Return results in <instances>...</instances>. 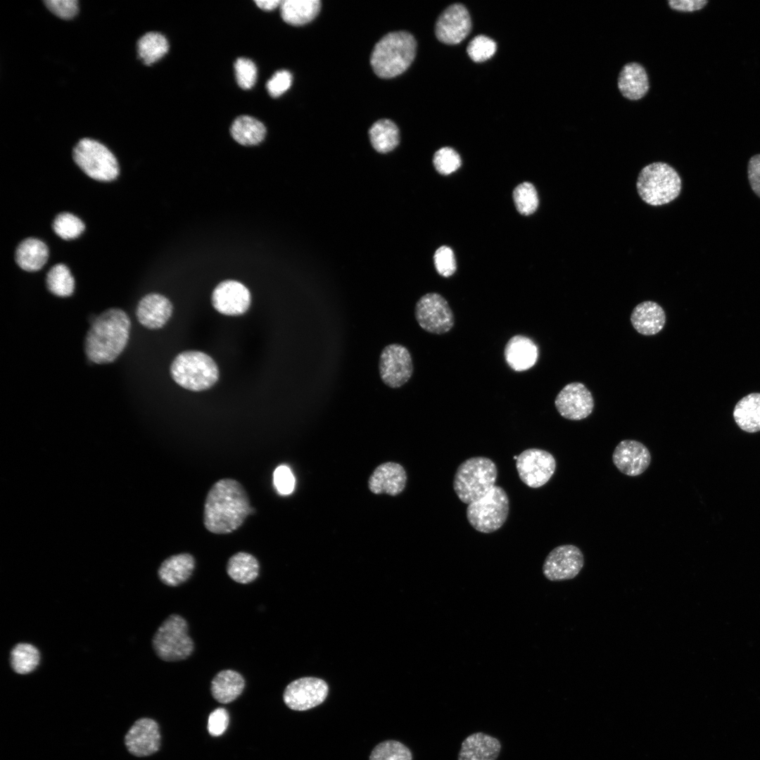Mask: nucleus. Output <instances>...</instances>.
Wrapping results in <instances>:
<instances>
[{
  "label": "nucleus",
  "mask_w": 760,
  "mask_h": 760,
  "mask_svg": "<svg viewBox=\"0 0 760 760\" xmlns=\"http://www.w3.org/2000/svg\"><path fill=\"white\" fill-rule=\"evenodd\" d=\"M72 156L80 169L96 180L110 182L119 174L118 163L113 153L96 140L82 139L75 146Z\"/></svg>",
  "instance_id": "obj_9"
},
{
  "label": "nucleus",
  "mask_w": 760,
  "mask_h": 760,
  "mask_svg": "<svg viewBox=\"0 0 760 760\" xmlns=\"http://www.w3.org/2000/svg\"><path fill=\"white\" fill-rule=\"evenodd\" d=\"M292 75L286 70L276 72L267 81L266 88L272 97H278L286 91L291 85Z\"/></svg>",
  "instance_id": "obj_44"
},
{
  "label": "nucleus",
  "mask_w": 760,
  "mask_h": 760,
  "mask_svg": "<svg viewBox=\"0 0 760 760\" xmlns=\"http://www.w3.org/2000/svg\"><path fill=\"white\" fill-rule=\"evenodd\" d=\"M39 659V650L29 643H18L11 652V666L19 674H27L34 671Z\"/></svg>",
  "instance_id": "obj_35"
},
{
  "label": "nucleus",
  "mask_w": 760,
  "mask_h": 760,
  "mask_svg": "<svg viewBox=\"0 0 760 760\" xmlns=\"http://www.w3.org/2000/svg\"><path fill=\"white\" fill-rule=\"evenodd\" d=\"M130 320L125 311L111 308L92 322L85 338V353L97 364L113 362L125 349L129 335Z\"/></svg>",
  "instance_id": "obj_2"
},
{
  "label": "nucleus",
  "mask_w": 760,
  "mask_h": 760,
  "mask_svg": "<svg viewBox=\"0 0 760 760\" xmlns=\"http://www.w3.org/2000/svg\"><path fill=\"white\" fill-rule=\"evenodd\" d=\"M236 82L243 89L252 88L257 78V68L255 63L246 58H239L234 63Z\"/></svg>",
  "instance_id": "obj_42"
},
{
  "label": "nucleus",
  "mask_w": 760,
  "mask_h": 760,
  "mask_svg": "<svg viewBox=\"0 0 760 760\" xmlns=\"http://www.w3.org/2000/svg\"><path fill=\"white\" fill-rule=\"evenodd\" d=\"M327 683L317 678L304 677L290 683L284 690L286 705L295 711H305L322 704L328 695Z\"/></svg>",
  "instance_id": "obj_14"
},
{
  "label": "nucleus",
  "mask_w": 760,
  "mask_h": 760,
  "mask_svg": "<svg viewBox=\"0 0 760 760\" xmlns=\"http://www.w3.org/2000/svg\"><path fill=\"white\" fill-rule=\"evenodd\" d=\"M417 44L409 32H390L373 49L370 63L375 74L381 78L396 77L410 65L416 54Z\"/></svg>",
  "instance_id": "obj_3"
},
{
  "label": "nucleus",
  "mask_w": 760,
  "mask_h": 760,
  "mask_svg": "<svg viewBox=\"0 0 760 760\" xmlns=\"http://www.w3.org/2000/svg\"><path fill=\"white\" fill-rule=\"evenodd\" d=\"M509 510L507 493L502 487L495 486L486 495L469 504L466 514L469 524L476 531L490 533L503 526Z\"/></svg>",
  "instance_id": "obj_8"
},
{
  "label": "nucleus",
  "mask_w": 760,
  "mask_h": 760,
  "mask_svg": "<svg viewBox=\"0 0 760 760\" xmlns=\"http://www.w3.org/2000/svg\"><path fill=\"white\" fill-rule=\"evenodd\" d=\"M414 370L412 358L408 349L398 343L386 346L381 352L379 371L381 379L387 386L400 388L411 378Z\"/></svg>",
  "instance_id": "obj_11"
},
{
  "label": "nucleus",
  "mask_w": 760,
  "mask_h": 760,
  "mask_svg": "<svg viewBox=\"0 0 760 760\" xmlns=\"http://www.w3.org/2000/svg\"><path fill=\"white\" fill-rule=\"evenodd\" d=\"M498 469L494 462L486 457H473L457 467L453 489L463 503L470 504L486 495L495 486Z\"/></svg>",
  "instance_id": "obj_4"
},
{
  "label": "nucleus",
  "mask_w": 760,
  "mask_h": 760,
  "mask_svg": "<svg viewBox=\"0 0 760 760\" xmlns=\"http://www.w3.org/2000/svg\"><path fill=\"white\" fill-rule=\"evenodd\" d=\"M245 686L243 676L238 672L227 669L220 671L211 682V693L219 702L227 704L235 700Z\"/></svg>",
  "instance_id": "obj_28"
},
{
  "label": "nucleus",
  "mask_w": 760,
  "mask_h": 760,
  "mask_svg": "<svg viewBox=\"0 0 760 760\" xmlns=\"http://www.w3.org/2000/svg\"><path fill=\"white\" fill-rule=\"evenodd\" d=\"M55 233L65 240L78 237L84 229V224L77 216L69 213L58 214L53 220Z\"/></svg>",
  "instance_id": "obj_39"
},
{
  "label": "nucleus",
  "mask_w": 760,
  "mask_h": 760,
  "mask_svg": "<svg viewBox=\"0 0 760 760\" xmlns=\"http://www.w3.org/2000/svg\"><path fill=\"white\" fill-rule=\"evenodd\" d=\"M369 137L373 148L383 153L393 150L400 141L398 127L387 119L374 122L369 130Z\"/></svg>",
  "instance_id": "obj_33"
},
{
  "label": "nucleus",
  "mask_w": 760,
  "mask_h": 760,
  "mask_svg": "<svg viewBox=\"0 0 760 760\" xmlns=\"http://www.w3.org/2000/svg\"><path fill=\"white\" fill-rule=\"evenodd\" d=\"M230 132L233 139L243 146L257 145L264 139L266 134L265 125L248 115H241L236 118Z\"/></svg>",
  "instance_id": "obj_31"
},
{
  "label": "nucleus",
  "mask_w": 760,
  "mask_h": 760,
  "mask_svg": "<svg viewBox=\"0 0 760 760\" xmlns=\"http://www.w3.org/2000/svg\"><path fill=\"white\" fill-rule=\"evenodd\" d=\"M172 304L165 296L149 293L143 297L137 308L139 322L150 329L163 327L172 313Z\"/></svg>",
  "instance_id": "obj_21"
},
{
  "label": "nucleus",
  "mask_w": 760,
  "mask_h": 760,
  "mask_svg": "<svg viewBox=\"0 0 760 760\" xmlns=\"http://www.w3.org/2000/svg\"><path fill=\"white\" fill-rule=\"evenodd\" d=\"M471 21L467 8L462 4L448 6L438 17L436 24L438 39L447 44H456L469 34Z\"/></svg>",
  "instance_id": "obj_17"
},
{
  "label": "nucleus",
  "mask_w": 760,
  "mask_h": 760,
  "mask_svg": "<svg viewBox=\"0 0 760 760\" xmlns=\"http://www.w3.org/2000/svg\"><path fill=\"white\" fill-rule=\"evenodd\" d=\"M169 44L164 35L150 32L144 34L137 42L139 58L150 65L163 58L168 51Z\"/></svg>",
  "instance_id": "obj_34"
},
{
  "label": "nucleus",
  "mask_w": 760,
  "mask_h": 760,
  "mask_svg": "<svg viewBox=\"0 0 760 760\" xmlns=\"http://www.w3.org/2000/svg\"><path fill=\"white\" fill-rule=\"evenodd\" d=\"M670 7L676 11L683 12H692L703 8L708 1L707 0H670L668 1Z\"/></svg>",
  "instance_id": "obj_49"
},
{
  "label": "nucleus",
  "mask_w": 760,
  "mask_h": 760,
  "mask_svg": "<svg viewBox=\"0 0 760 760\" xmlns=\"http://www.w3.org/2000/svg\"><path fill=\"white\" fill-rule=\"evenodd\" d=\"M747 176L752 191L760 198V153L750 158L747 165Z\"/></svg>",
  "instance_id": "obj_48"
},
{
  "label": "nucleus",
  "mask_w": 760,
  "mask_h": 760,
  "mask_svg": "<svg viewBox=\"0 0 760 760\" xmlns=\"http://www.w3.org/2000/svg\"><path fill=\"white\" fill-rule=\"evenodd\" d=\"M320 7L319 0H284L280 5L283 20L295 26L312 20L319 13Z\"/></svg>",
  "instance_id": "obj_30"
},
{
  "label": "nucleus",
  "mask_w": 760,
  "mask_h": 760,
  "mask_svg": "<svg viewBox=\"0 0 760 760\" xmlns=\"http://www.w3.org/2000/svg\"><path fill=\"white\" fill-rule=\"evenodd\" d=\"M195 564V559L189 553L172 555L160 564L158 571V577L165 585L177 586L189 578Z\"/></svg>",
  "instance_id": "obj_26"
},
{
  "label": "nucleus",
  "mask_w": 760,
  "mask_h": 760,
  "mask_svg": "<svg viewBox=\"0 0 760 760\" xmlns=\"http://www.w3.org/2000/svg\"><path fill=\"white\" fill-rule=\"evenodd\" d=\"M516 468L524 484L537 488L546 484L552 478L556 469V460L545 450L529 448L518 455Z\"/></svg>",
  "instance_id": "obj_12"
},
{
  "label": "nucleus",
  "mask_w": 760,
  "mask_h": 760,
  "mask_svg": "<svg viewBox=\"0 0 760 760\" xmlns=\"http://www.w3.org/2000/svg\"><path fill=\"white\" fill-rule=\"evenodd\" d=\"M555 405L564 418L579 421L592 413L594 400L590 391L582 383L572 382L559 392Z\"/></svg>",
  "instance_id": "obj_15"
},
{
  "label": "nucleus",
  "mask_w": 760,
  "mask_h": 760,
  "mask_svg": "<svg viewBox=\"0 0 760 760\" xmlns=\"http://www.w3.org/2000/svg\"><path fill=\"white\" fill-rule=\"evenodd\" d=\"M259 567L258 561L253 555L239 552L229 559L226 569L232 580L246 584L253 581L258 577Z\"/></svg>",
  "instance_id": "obj_32"
},
{
  "label": "nucleus",
  "mask_w": 760,
  "mask_h": 760,
  "mask_svg": "<svg viewBox=\"0 0 760 760\" xmlns=\"http://www.w3.org/2000/svg\"><path fill=\"white\" fill-rule=\"evenodd\" d=\"M433 260L436 269L441 276L449 277L455 272V258L450 248L445 246L438 248L435 252Z\"/></svg>",
  "instance_id": "obj_43"
},
{
  "label": "nucleus",
  "mask_w": 760,
  "mask_h": 760,
  "mask_svg": "<svg viewBox=\"0 0 760 760\" xmlns=\"http://www.w3.org/2000/svg\"><path fill=\"white\" fill-rule=\"evenodd\" d=\"M513 199L518 212L524 215L533 213L538 206V196L534 186L523 182L514 189Z\"/></svg>",
  "instance_id": "obj_38"
},
{
  "label": "nucleus",
  "mask_w": 760,
  "mask_h": 760,
  "mask_svg": "<svg viewBox=\"0 0 760 760\" xmlns=\"http://www.w3.org/2000/svg\"><path fill=\"white\" fill-rule=\"evenodd\" d=\"M436 170L442 175H450L461 165L460 155L452 148L443 147L438 150L433 158Z\"/></svg>",
  "instance_id": "obj_41"
},
{
  "label": "nucleus",
  "mask_w": 760,
  "mask_h": 760,
  "mask_svg": "<svg viewBox=\"0 0 760 760\" xmlns=\"http://www.w3.org/2000/svg\"><path fill=\"white\" fill-rule=\"evenodd\" d=\"M49 258L47 246L41 240L27 238L17 247L15 261L18 266L25 271L34 272L40 270Z\"/></svg>",
  "instance_id": "obj_27"
},
{
  "label": "nucleus",
  "mask_w": 760,
  "mask_h": 760,
  "mask_svg": "<svg viewBox=\"0 0 760 760\" xmlns=\"http://www.w3.org/2000/svg\"><path fill=\"white\" fill-rule=\"evenodd\" d=\"M229 714L226 709L217 708L209 716L208 730L213 736H220L226 730L229 724Z\"/></svg>",
  "instance_id": "obj_47"
},
{
  "label": "nucleus",
  "mask_w": 760,
  "mask_h": 760,
  "mask_svg": "<svg viewBox=\"0 0 760 760\" xmlns=\"http://www.w3.org/2000/svg\"><path fill=\"white\" fill-rule=\"evenodd\" d=\"M251 512L250 500L243 486L235 479H222L208 492L203 524L213 533H229L238 529Z\"/></svg>",
  "instance_id": "obj_1"
},
{
  "label": "nucleus",
  "mask_w": 760,
  "mask_h": 760,
  "mask_svg": "<svg viewBox=\"0 0 760 760\" xmlns=\"http://www.w3.org/2000/svg\"><path fill=\"white\" fill-rule=\"evenodd\" d=\"M410 750L403 743L386 740L377 745L372 751L369 760H412Z\"/></svg>",
  "instance_id": "obj_37"
},
{
  "label": "nucleus",
  "mask_w": 760,
  "mask_h": 760,
  "mask_svg": "<svg viewBox=\"0 0 760 760\" xmlns=\"http://www.w3.org/2000/svg\"><path fill=\"white\" fill-rule=\"evenodd\" d=\"M173 380L182 388L192 391L209 389L219 379V369L208 354L198 350H186L178 354L170 365Z\"/></svg>",
  "instance_id": "obj_6"
},
{
  "label": "nucleus",
  "mask_w": 760,
  "mask_h": 760,
  "mask_svg": "<svg viewBox=\"0 0 760 760\" xmlns=\"http://www.w3.org/2000/svg\"><path fill=\"white\" fill-rule=\"evenodd\" d=\"M501 747L498 738L483 732H476L462 741L457 760H497Z\"/></svg>",
  "instance_id": "obj_22"
},
{
  "label": "nucleus",
  "mask_w": 760,
  "mask_h": 760,
  "mask_svg": "<svg viewBox=\"0 0 760 760\" xmlns=\"http://www.w3.org/2000/svg\"><path fill=\"white\" fill-rule=\"evenodd\" d=\"M681 179L670 165L656 162L645 166L639 172L636 189L647 204L660 206L674 201L680 194Z\"/></svg>",
  "instance_id": "obj_5"
},
{
  "label": "nucleus",
  "mask_w": 760,
  "mask_h": 760,
  "mask_svg": "<svg viewBox=\"0 0 760 760\" xmlns=\"http://www.w3.org/2000/svg\"><path fill=\"white\" fill-rule=\"evenodd\" d=\"M186 620L178 614L168 616L159 626L152 640L153 650L163 661H176L189 657L194 642L188 633Z\"/></svg>",
  "instance_id": "obj_7"
},
{
  "label": "nucleus",
  "mask_w": 760,
  "mask_h": 760,
  "mask_svg": "<svg viewBox=\"0 0 760 760\" xmlns=\"http://www.w3.org/2000/svg\"><path fill=\"white\" fill-rule=\"evenodd\" d=\"M733 417L742 430L748 433L760 431V393H750L737 402Z\"/></svg>",
  "instance_id": "obj_29"
},
{
  "label": "nucleus",
  "mask_w": 760,
  "mask_h": 760,
  "mask_svg": "<svg viewBox=\"0 0 760 760\" xmlns=\"http://www.w3.org/2000/svg\"><path fill=\"white\" fill-rule=\"evenodd\" d=\"M506 362L513 370L522 372L531 368L536 362L538 355L535 343L524 335H515L510 338L505 348Z\"/></svg>",
  "instance_id": "obj_23"
},
{
  "label": "nucleus",
  "mask_w": 760,
  "mask_h": 760,
  "mask_svg": "<svg viewBox=\"0 0 760 760\" xmlns=\"http://www.w3.org/2000/svg\"><path fill=\"white\" fill-rule=\"evenodd\" d=\"M618 87L621 94L631 101L645 96L649 90V81L645 69L635 62L626 64L618 77Z\"/></svg>",
  "instance_id": "obj_25"
},
{
  "label": "nucleus",
  "mask_w": 760,
  "mask_h": 760,
  "mask_svg": "<svg viewBox=\"0 0 760 760\" xmlns=\"http://www.w3.org/2000/svg\"><path fill=\"white\" fill-rule=\"evenodd\" d=\"M631 322L639 334L652 336L658 334L664 327L666 315L658 303L647 300L634 308L631 315Z\"/></svg>",
  "instance_id": "obj_24"
},
{
  "label": "nucleus",
  "mask_w": 760,
  "mask_h": 760,
  "mask_svg": "<svg viewBox=\"0 0 760 760\" xmlns=\"http://www.w3.org/2000/svg\"><path fill=\"white\" fill-rule=\"evenodd\" d=\"M414 315L424 331L433 334L448 332L455 324V317L449 303L437 293H428L417 302Z\"/></svg>",
  "instance_id": "obj_10"
},
{
  "label": "nucleus",
  "mask_w": 760,
  "mask_h": 760,
  "mask_svg": "<svg viewBox=\"0 0 760 760\" xmlns=\"http://www.w3.org/2000/svg\"><path fill=\"white\" fill-rule=\"evenodd\" d=\"M584 565L581 550L574 545H562L552 550L545 559L543 574L550 581L571 580L578 576Z\"/></svg>",
  "instance_id": "obj_13"
},
{
  "label": "nucleus",
  "mask_w": 760,
  "mask_h": 760,
  "mask_svg": "<svg viewBox=\"0 0 760 760\" xmlns=\"http://www.w3.org/2000/svg\"><path fill=\"white\" fill-rule=\"evenodd\" d=\"M612 461L622 474L636 476L642 474L650 466L651 454L642 443L626 439L621 441L614 448Z\"/></svg>",
  "instance_id": "obj_19"
},
{
  "label": "nucleus",
  "mask_w": 760,
  "mask_h": 760,
  "mask_svg": "<svg viewBox=\"0 0 760 760\" xmlns=\"http://www.w3.org/2000/svg\"><path fill=\"white\" fill-rule=\"evenodd\" d=\"M44 3L51 12L63 19H70L78 11L77 0H46Z\"/></svg>",
  "instance_id": "obj_45"
},
{
  "label": "nucleus",
  "mask_w": 760,
  "mask_h": 760,
  "mask_svg": "<svg viewBox=\"0 0 760 760\" xmlns=\"http://www.w3.org/2000/svg\"><path fill=\"white\" fill-rule=\"evenodd\" d=\"M211 302L220 313L229 316L241 315L246 312L251 303L248 289L236 280H225L214 289Z\"/></svg>",
  "instance_id": "obj_16"
},
{
  "label": "nucleus",
  "mask_w": 760,
  "mask_h": 760,
  "mask_svg": "<svg viewBox=\"0 0 760 760\" xmlns=\"http://www.w3.org/2000/svg\"><path fill=\"white\" fill-rule=\"evenodd\" d=\"M407 482L405 470L398 463L388 462L378 466L368 481L370 491L374 494H400Z\"/></svg>",
  "instance_id": "obj_20"
},
{
  "label": "nucleus",
  "mask_w": 760,
  "mask_h": 760,
  "mask_svg": "<svg viewBox=\"0 0 760 760\" xmlns=\"http://www.w3.org/2000/svg\"><path fill=\"white\" fill-rule=\"evenodd\" d=\"M282 1L281 0H256L255 3L262 10L264 11H272L277 6H280Z\"/></svg>",
  "instance_id": "obj_50"
},
{
  "label": "nucleus",
  "mask_w": 760,
  "mask_h": 760,
  "mask_svg": "<svg viewBox=\"0 0 760 760\" xmlns=\"http://www.w3.org/2000/svg\"><path fill=\"white\" fill-rule=\"evenodd\" d=\"M496 43L490 38L479 35L469 42L467 51L474 62L480 63L491 58L496 51Z\"/></svg>",
  "instance_id": "obj_40"
},
{
  "label": "nucleus",
  "mask_w": 760,
  "mask_h": 760,
  "mask_svg": "<svg viewBox=\"0 0 760 760\" xmlns=\"http://www.w3.org/2000/svg\"><path fill=\"white\" fill-rule=\"evenodd\" d=\"M46 281L48 289L56 296L67 297L73 293L74 278L68 267L63 264L52 267L47 273Z\"/></svg>",
  "instance_id": "obj_36"
},
{
  "label": "nucleus",
  "mask_w": 760,
  "mask_h": 760,
  "mask_svg": "<svg viewBox=\"0 0 760 760\" xmlns=\"http://www.w3.org/2000/svg\"><path fill=\"white\" fill-rule=\"evenodd\" d=\"M274 483L277 490L283 495L290 494L294 488L293 475L286 466L278 467L274 472Z\"/></svg>",
  "instance_id": "obj_46"
},
{
  "label": "nucleus",
  "mask_w": 760,
  "mask_h": 760,
  "mask_svg": "<svg viewBox=\"0 0 760 760\" xmlns=\"http://www.w3.org/2000/svg\"><path fill=\"white\" fill-rule=\"evenodd\" d=\"M125 744L128 752L135 756L144 757L156 753L160 745L158 723L148 718L137 720L126 733Z\"/></svg>",
  "instance_id": "obj_18"
}]
</instances>
